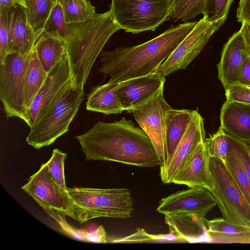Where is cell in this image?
Listing matches in <instances>:
<instances>
[{
    "instance_id": "1",
    "label": "cell",
    "mask_w": 250,
    "mask_h": 250,
    "mask_svg": "<svg viewBox=\"0 0 250 250\" xmlns=\"http://www.w3.org/2000/svg\"><path fill=\"white\" fill-rule=\"evenodd\" d=\"M87 160L113 161L141 167L161 163L148 136L130 120L98 122L77 136Z\"/></svg>"
},
{
    "instance_id": "2",
    "label": "cell",
    "mask_w": 250,
    "mask_h": 250,
    "mask_svg": "<svg viewBox=\"0 0 250 250\" xmlns=\"http://www.w3.org/2000/svg\"><path fill=\"white\" fill-rule=\"evenodd\" d=\"M197 21L171 26L162 34L142 44L102 51L99 71L121 82L154 73L193 29Z\"/></svg>"
},
{
    "instance_id": "3",
    "label": "cell",
    "mask_w": 250,
    "mask_h": 250,
    "mask_svg": "<svg viewBox=\"0 0 250 250\" xmlns=\"http://www.w3.org/2000/svg\"><path fill=\"white\" fill-rule=\"evenodd\" d=\"M69 32L64 41L72 81L82 88L97 58L116 32L121 29L110 10L85 21L69 23Z\"/></svg>"
},
{
    "instance_id": "4",
    "label": "cell",
    "mask_w": 250,
    "mask_h": 250,
    "mask_svg": "<svg viewBox=\"0 0 250 250\" xmlns=\"http://www.w3.org/2000/svg\"><path fill=\"white\" fill-rule=\"evenodd\" d=\"M83 99V88L71 78L52 101L43 116L30 127L26 138L27 144L40 149L51 145L68 132Z\"/></svg>"
},
{
    "instance_id": "5",
    "label": "cell",
    "mask_w": 250,
    "mask_h": 250,
    "mask_svg": "<svg viewBox=\"0 0 250 250\" xmlns=\"http://www.w3.org/2000/svg\"><path fill=\"white\" fill-rule=\"evenodd\" d=\"M74 205L75 220L80 224L100 217L126 219L133 211L130 190L125 188H68Z\"/></svg>"
},
{
    "instance_id": "6",
    "label": "cell",
    "mask_w": 250,
    "mask_h": 250,
    "mask_svg": "<svg viewBox=\"0 0 250 250\" xmlns=\"http://www.w3.org/2000/svg\"><path fill=\"white\" fill-rule=\"evenodd\" d=\"M173 0H111L110 11L117 24L132 34L154 31L170 20Z\"/></svg>"
},
{
    "instance_id": "7",
    "label": "cell",
    "mask_w": 250,
    "mask_h": 250,
    "mask_svg": "<svg viewBox=\"0 0 250 250\" xmlns=\"http://www.w3.org/2000/svg\"><path fill=\"white\" fill-rule=\"evenodd\" d=\"M214 196L223 218L228 222L250 228V205L228 170L225 162L209 159Z\"/></svg>"
},
{
    "instance_id": "8",
    "label": "cell",
    "mask_w": 250,
    "mask_h": 250,
    "mask_svg": "<svg viewBox=\"0 0 250 250\" xmlns=\"http://www.w3.org/2000/svg\"><path fill=\"white\" fill-rule=\"evenodd\" d=\"M21 189L55 220L62 229L68 225L66 216L75 219L73 202L68 192L55 182L45 163L29 177Z\"/></svg>"
},
{
    "instance_id": "9",
    "label": "cell",
    "mask_w": 250,
    "mask_h": 250,
    "mask_svg": "<svg viewBox=\"0 0 250 250\" xmlns=\"http://www.w3.org/2000/svg\"><path fill=\"white\" fill-rule=\"evenodd\" d=\"M32 53L25 56L9 53L0 63V99L6 118H19L28 125L29 119L25 104L24 82Z\"/></svg>"
},
{
    "instance_id": "10",
    "label": "cell",
    "mask_w": 250,
    "mask_h": 250,
    "mask_svg": "<svg viewBox=\"0 0 250 250\" xmlns=\"http://www.w3.org/2000/svg\"><path fill=\"white\" fill-rule=\"evenodd\" d=\"M163 91L162 87L150 99L129 111L152 142L161 163L160 167L164 166L167 161L166 119L167 111L171 108Z\"/></svg>"
},
{
    "instance_id": "11",
    "label": "cell",
    "mask_w": 250,
    "mask_h": 250,
    "mask_svg": "<svg viewBox=\"0 0 250 250\" xmlns=\"http://www.w3.org/2000/svg\"><path fill=\"white\" fill-rule=\"evenodd\" d=\"M224 21L209 22L201 19L185 39L154 73L163 78L186 69L199 54L211 36L223 24Z\"/></svg>"
},
{
    "instance_id": "12",
    "label": "cell",
    "mask_w": 250,
    "mask_h": 250,
    "mask_svg": "<svg viewBox=\"0 0 250 250\" xmlns=\"http://www.w3.org/2000/svg\"><path fill=\"white\" fill-rule=\"evenodd\" d=\"M216 205L214 196L208 189L188 188L161 199L156 211L165 215L193 213L205 217Z\"/></svg>"
},
{
    "instance_id": "13",
    "label": "cell",
    "mask_w": 250,
    "mask_h": 250,
    "mask_svg": "<svg viewBox=\"0 0 250 250\" xmlns=\"http://www.w3.org/2000/svg\"><path fill=\"white\" fill-rule=\"evenodd\" d=\"M67 52L47 73L46 79L35 96L29 110V126L43 116L52 101L65 84L72 78Z\"/></svg>"
},
{
    "instance_id": "14",
    "label": "cell",
    "mask_w": 250,
    "mask_h": 250,
    "mask_svg": "<svg viewBox=\"0 0 250 250\" xmlns=\"http://www.w3.org/2000/svg\"><path fill=\"white\" fill-rule=\"evenodd\" d=\"M206 137L204 119L197 110H193L191 121L185 134L167 164L160 167V176L165 184L172 180L191 153Z\"/></svg>"
},
{
    "instance_id": "15",
    "label": "cell",
    "mask_w": 250,
    "mask_h": 250,
    "mask_svg": "<svg viewBox=\"0 0 250 250\" xmlns=\"http://www.w3.org/2000/svg\"><path fill=\"white\" fill-rule=\"evenodd\" d=\"M8 54L21 56L31 53L36 40L26 15L25 8L19 3L7 7Z\"/></svg>"
},
{
    "instance_id": "16",
    "label": "cell",
    "mask_w": 250,
    "mask_h": 250,
    "mask_svg": "<svg viewBox=\"0 0 250 250\" xmlns=\"http://www.w3.org/2000/svg\"><path fill=\"white\" fill-rule=\"evenodd\" d=\"M209 159L204 142L199 144L176 173L172 183L188 188H205L210 191L213 182Z\"/></svg>"
},
{
    "instance_id": "17",
    "label": "cell",
    "mask_w": 250,
    "mask_h": 250,
    "mask_svg": "<svg viewBox=\"0 0 250 250\" xmlns=\"http://www.w3.org/2000/svg\"><path fill=\"white\" fill-rule=\"evenodd\" d=\"M165 81V78L153 73L119 83L117 93L125 110L129 112L150 99L164 87Z\"/></svg>"
},
{
    "instance_id": "18",
    "label": "cell",
    "mask_w": 250,
    "mask_h": 250,
    "mask_svg": "<svg viewBox=\"0 0 250 250\" xmlns=\"http://www.w3.org/2000/svg\"><path fill=\"white\" fill-rule=\"evenodd\" d=\"M250 56L241 30L235 32L224 45L217 64L218 78L225 90L237 83L241 66Z\"/></svg>"
},
{
    "instance_id": "19",
    "label": "cell",
    "mask_w": 250,
    "mask_h": 250,
    "mask_svg": "<svg viewBox=\"0 0 250 250\" xmlns=\"http://www.w3.org/2000/svg\"><path fill=\"white\" fill-rule=\"evenodd\" d=\"M165 222L181 243H210L205 217L193 213L165 215Z\"/></svg>"
},
{
    "instance_id": "20",
    "label": "cell",
    "mask_w": 250,
    "mask_h": 250,
    "mask_svg": "<svg viewBox=\"0 0 250 250\" xmlns=\"http://www.w3.org/2000/svg\"><path fill=\"white\" fill-rule=\"evenodd\" d=\"M220 127L250 146V104L226 101L221 109Z\"/></svg>"
},
{
    "instance_id": "21",
    "label": "cell",
    "mask_w": 250,
    "mask_h": 250,
    "mask_svg": "<svg viewBox=\"0 0 250 250\" xmlns=\"http://www.w3.org/2000/svg\"><path fill=\"white\" fill-rule=\"evenodd\" d=\"M118 83L108 81L93 87L88 95L86 109L106 115L120 113L124 111L117 93Z\"/></svg>"
},
{
    "instance_id": "22",
    "label": "cell",
    "mask_w": 250,
    "mask_h": 250,
    "mask_svg": "<svg viewBox=\"0 0 250 250\" xmlns=\"http://www.w3.org/2000/svg\"><path fill=\"white\" fill-rule=\"evenodd\" d=\"M34 49L46 73L62 59L66 52L64 40L45 33L37 38Z\"/></svg>"
},
{
    "instance_id": "23",
    "label": "cell",
    "mask_w": 250,
    "mask_h": 250,
    "mask_svg": "<svg viewBox=\"0 0 250 250\" xmlns=\"http://www.w3.org/2000/svg\"><path fill=\"white\" fill-rule=\"evenodd\" d=\"M193 112V110L175 109L172 107L167 111L166 119L167 163L188 128Z\"/></svg>"
},
{
    "instance_id": "24",
    "label": "cell",
    "mask_w": 250,
    "mask_h": 250,
    "mask_svg": "<svg viewBox=\"0 0 250 250\" xmlns=\"http://www.w3.org/2000/svg\"><path fill=\"white\" fill-rule=\"evenodd\" d=\"M208 233L213 241L250 243V228L229 223L222 218L206 219Z\"/></svg>"
},
{
    "instance_id": "25",
    "label": "cell",
    "mask_w": 250,
    "mask_h": 250,
    "mask_svg": "<svg viewBox=\"0 0 250 250\" xmlns=\"http://www.w3.org/2000/svg\"><path fill=\"white\" fill-rule=\"evenodd\" d=\"M47 74L41 65L36 51L34 49L25 73L24 82L25 104L28 111L43 83Z\"/></svg>"
},
{
    "instance_id": "26",
    "label": "cell",
    "mask_w": 250,
    "mask_h": 250,
    "mask_svg": "<svg viewBox=\"0 0 250 250\" xmlns=\"http://www.w3.org/2000/svg\"><path fill=\"white\" fill-rule=\"evenodd\" d=\"M28 21L36 39L42 33L57 0H23Z\"/></svg>"
},
{
    "instance_id": "27",
    "label": "cell",
    "mask_w": 250,
    "mask_h": 250,
    "mask_svg": "<svg viewBox=\"0 0 250 250\" xmlns=\"http://www.w3.org/2000/svg\"><path fill=\"white\" fill-rule=\"evenodd\" d=\"M62 6L65 22L69 24L83 22L93 18L95 7L88 0H57Z\"/></svg>"
},
{
    "instance_id": "28",
    "label": "cell",
    "mask_w": 250,
    "mask_h": 250,
    "mask_svg": "<svg viewBox=\"0 0 250 250\" xmlns=\"http://www.w3.org/2000/svg\"><path fill=\"white\" fill-rule=\"evenodd\" d=\"M225 164L250 205V184L249 179L233 148L229 142Z\"/></svg>"
},
{
    "instance_id": "29",
    "label": "cell",
    "mask_w": 250,
    "mask_h": 250,
    "mask_svg": "<svg viewBox=\"0 0 250 250\" xmlns=\"http://www.w3.org/2000/svg\"><path fill=\"white\" fill-rule=\"evenodd\" d=\"M207 0H173L169 14L170 19L188 22L202 14Z\"/></svg>"
},
{
    "instance_id": "30",
    "label": "cell",
    "mask_w": 250,
    "mask_h": 250,
    "mask_svg": "<svg viewBox=\"0 0 250 250\" xmlns=\"http://www.w3.org/2000/svg\"><path fill=\"white\" fill-rule=\"evenodd\" d=\"M115 243H181L180 240L172 233L152 234L148 233L142 229L127 236L110 241Z\"/></svg>"
},
{
    "instance_id": "31",
    "label": "cell",
    "mask_w": 250,
    "mask_h": 250,
    "mask_svg": "<svg viewBox=\"0 0 250 250\" xmlns=\"http://www.w3.org/2000/svg\"><path fill=\"white\" fill-rule=\"evenodd\" d=\"M69 32V24L65 22L62 6L57 2L46 22L42 33L60 37L65 41Z\"/></svg>"
},
{
    "instance_id": "32",
    "label": "cell",
    "mask_w": 250,
    "mask_h": 250,
    "mask_svg": "<svg viewBox=\"0 0 250 250\" xmlns=\"http://www.w3.org/2000/svg\"><path fill=\"white\" fill-rule=\"evenodd\" d=\"M204 144L210 157L226 161L228 146L227 134L220 127L218 131L205 139Z\"/></svg>"
},
{
    "instance_id": "33",
    "label": "cell",
    "mask_w": 250,
    "mask_h": 250,
    "mask_svg": "<svg viewBox=\"0 0 250 250\" xmlns=\"http://www.w3.org/2000/svg\"><path fill=\"white\" fill-rule=\"evenodd\" d=\"M233 0H207L204 7L203 18L209 22L226 21Z\"/></svg>"
},
{
    "instance_id": "34",
    "label": "cell",
    "mask_w": 250,
    "mask_h": 250,
    "mask_svg": "<svg viewBox=\"0 0 250 250\" xmlns=\"http://www.w3.org/2000/svg\"><path fill=\"white\" fill-rule=\"evenodd\" d=\"M66 157V153L55 148L53 150L50 158L45 164L55 182L64 190L68 191L64 173V164Z\"/></svg>"
},
{
    "instance_id": "35",
    "label": "cell",
    "mask_w": 250,
    "mask_h": 250,
    "mask_svg": "<svg viewBox=\"0 0 250 250\" xmlns=\"http://www.w3.org/2000/svg\"><path fill=\"white\" fill-rule=\"evenodd\" d=\"M228 142L233 148L242 164L250 184V147L239 140L227 135Z\"/></svg>"
},
{
    "instance_id": "36",
    "label": "cell",
    "mask_w": 250,
    "mask_h": 250,
    "mask_svg": "<svg viewBox=\"0 0 250 250\" xmlns=\"http://www.w3.org/2000/svg\"><path fill=\"white\" fill-rule=\"evenodd\" d=\"M225 91L227 101L250 104V87L235 83Z\"/></svg>"
},
{
    "instance_id": "37",
    "label": "cell",
    "mask_w": 250,
    "mask_h": 250,
    "mask_svg": "<svg viewBox=\"0 0 250 250\" xmlns=\"http://www.w3.org/2000/svg\"><path fill=\"white\" fill-rule=\"evenodd\" d=\"M7 7L0 9V63L8 54V31L7 23Z\"/></svg>"
},
{
    "instance_id": "38",
    "label": "cell",
    "mask_w": 250,
    "mask_h": 250,
    "mask_svg": "<svg viewBox=\"0 0 250 250\" xmlns=\"http://www.w3.org/2000/svg\"><path fill=\"white\" fill-rule=\"evenodd\" d=\"M86 241L97 243H106L108 242L106 231L102 225L90 231L84 230Z\"/></svg>"
},
{
    "instance_id": "39",
    "label": "cell",
    "mask_w": 250,
    "mask_h": 250,
    "mask_svg": "<svg viewBox=\"0 0 250 250\" xmlns=\"http://www.w3.org/2000/svg\"><path fill=\"white\" fill-rule=\"evenodd\" d=\"M236 17L238 22L250 24V0H240Z\"/></svg>"
},
{
    "instance_id": "40",
    "label": "cell",
    "mask_w": 250,
    "mask_h": 250,
    "mask_svg": "<svg viewBox=\"0 0 250 250\" xmlns=\"http://www.w3.org/2000/svg\"><path fill=\"white\" fill-rule=\"evenodd\" d=\"M237 83L250 87V56L246 58L242 64Z\"/></svg>"
},
{
    "instance_id": "41",
    "label": "cell",
    "mask_w": 250,
    "mask_h": 250,
    "mask_svg": "<svg viewBox=\"0 0 250 250\" xmlns=\"http://www.w3.org/2000/svg\"><path fill=\"white\" fill-rule=\"evenodd\" d=\"M240 30L243 35L250 55V24L246 22H242Z\"/></svg>"
},
{
    "instance_id": "42",
    "label": "cell",
    "mask_w": 250,
    "mask_h": 250,
    "mask_svg": "<svg viewBox=\"0 0 250 250\" xmlns=\"http://www.w3.org/2000/svg\"><path fill=\"white\" fill-rule=\"evenodd\" d=\"M18 3L14 0H0V9L9 7Z\"/></svg>"
},
{
    "instance_id": "43",
    "label": "cell",
    "mask_w": 250,
    "mask_h": 250,
    "mask_svg": "<svg viewBox=\"0 0 250 250\" xmlns=\"http://www.w3.org/2000/svg\"><path fill=\"white\" fill-rule=\"evenodd\" d=\"M15 0L18 3L20 4L21 6H23L25 8L24 3L23 0Z\"/></svg>"
}]
</instances>
